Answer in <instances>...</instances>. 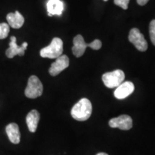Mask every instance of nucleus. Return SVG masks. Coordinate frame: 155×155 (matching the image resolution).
I'll return each mask as SVG.
<instances>
[{"label": "nucleus", "instance_id": "f257e3e1", "mask_svg": "<svg viewBox=\"0 0 155 155\" xmlns=\"http://www.w3.org/2000/svg\"><path fill=\"white\" fill-rule=\"evenodd\" d=\"M92 114V104L88 98H83L75 104L71 110V116L79 121H84L90 118Z\"/></svg>", "mask_w": 155, "mask_h": 155}, {"label": "nucleus", "instance_id": "f03ea898", "mask_svg": "<svg viewBox=\"0 0 155 155\" xmlns=\"http://www.w3.org/2000/svg\"><path fill=\"white\" fill-rule=\"evenodd\" d=\"M102 42L99 40H95L91 43H86L84 38L81 35H78L73 39V46L72 51L73 55L76 58H80L84 54L86 49L88 47L92 48L93 50H97L101 49Z\"/></svg>", "mask_w": 155, "mask_h": 155}, {"label": "nucleus", "instance_id": "7ed1b4c3", "mask_svg": "<svg viewBox=\"0 0 155 155\" xmlns=\"http://www.w3.org/2000/svg\"><path fill=\"white\" fill-rule=\"evenodd\" d=\"M63 52V42L61 39L55 38L51 43L40 50V56L45 58L55 59L62 55Z\"/></svg>", "mask_w": 155, "mask_h": 155}, {"label": "nucleus", "instance_id": "20e7f679", "mask_svg": "<svg viewBox=\"0 0 155 155\" xmlns=\"http://www.w3.org/2000/svg\"><path fill=\"white\" fill-rule=\"evenodd\" d=\"M124 78L125 74L121 70H116L112 72L106 73L102 76L104 85L109 88H117L123 83Z\"/></svg>", "mask_w": 155, "mask_h": 155}, {"label": "nucleus", "instance_id": "39448f33", "mask_svg": "<svg viewBox=\"0 0 155 155\" xmlns=\"http://www.w3.org/2000/svg\"><path fill=\"white\" fill-rule=\"evenodd\" d=\"M43 92V86L41 81L35 75L29 78L28 86L25 91V94L29 98H36L40 96Z\"/></svg>", "mask_w": 155, "mask_h": 155}, {"label": "nucleus", "instance_id": "423d86ee", "mask_svg": "<svg viewBox=\"0 0 155 155\" xmlns=\"http://www.w3.org/2000/svg\"><path fill=\"white\" fill-rule=\"evenodd\" d=\"M129 40L137 50L141 52L146 51L148 48V44L143 34L137 28L131 29L129 32Z\"/></svg>", "mask_w": 155, "mask_h": 155}, {"label": "nucleus", "instance_id": "0eeeda50", "mask_svg": "<svg viewBox=\"0 0 155 155\" xmlns=\"http://www.w3.org/2000/svg\"><path fill=\"white\" fill-rule=\"evenodd\" d=\"M108 124L111 128H119L121 130H129L132 128L133 121L131 116L121 115L119 117L111 119Z\"/></svg>", "mask_w": 155, "mask_h": 155}, {"label": "nucleus", "instance_id": "6e6552de", "mask_svg": "<svg viewBox=\"0 0 155 155\" xmlns=\"http://www.w3.org/2000/svg\"><path fill=\"white\" fill-rule=\"evenodd\" d=\"M17 39L15 36H12L9 42V48L6 50V55L9 58H13L15 55L23 56L25 55V50L28 48V42H24L22 45L19 46L16 42Z\"/></svg>", "mask_w": 155, "mask_h": 155}, {"label": "nucleus", "instance_id": "1a4fd4ad", "mask_svg": "<svg viewBox=\"0 0 155 155\" xmlns=\"http://www.w3.org/2000/svg\"><path fill=\"white\" fill-rule=\"evenodd\" d=\"M69 66V58L67 55H62L56 58L49 69V73L52 76H56Z\"/></svg>", "mask_w": 155, "mask_h": 155}, {"label": "nucleus", "instance_id": "9d476101", "mask_svg": "<svg viewBox=\"0 0 155 155\" xmlns=\"http://www.w3.org/2000/svg\"><path fill=\"white\" fill-rule=\"evenodd\" d=\"M134 91V85L131 81L123 82L116 88L114 91V96L117 99H124L131 95Z\"/></svg>", "mask_w": 155, "mask_h": 155}, {"label": "nucleus", "instance_id": "9b49d317", "mask_svg": "<svg viewBox=\"0 0 155 155\" xmlns=\"http://www.w3.org/2000/svg\"><path fill=\"white\" fill-rule=\"evenodd\" d=\"M47 9L50 17L53 15H62L64 9L63 2L61 0H48L47 2Z\"/></svg>", "mask_w": 155, "mask_h": 155}, {"label": "nucleus", "instance_id": "f8f14e48", "mask_svg": "<svg viewBox=\"0 0 155 155\" xmlns=\"http://www.w3.org/2000/svg\"><path fill=\"white\" fill-rule=\"evenodd\" d=\"M6 133L12 143L15 144H19L20 141V132L17 124L11 123L7 125L6 127Z\"/></svg>", "mask_w": 155, "mask_h": 155}, {"label": "nucleus", "instance_id": "ddd939ff", "mask_svg": "<svg viewBox=\"0 0 155 155\" xmlns=\"http://www.w3.org/2000/svg\"><path fill=\"white\" fill-rule=\"evenodd\" d=\"M7 20L8 25L14 29H19L24 25L25 19L18 11L15 13H9L7 16Z\"/></svg>", "mask_w": 155, "mask_h": 155}, {"label": "nucleus", "instance_id": "4468645a", "mask_svg": "<svg viewBox=\"0 0 155 155\" xmlns=\"http://www.w3.org/2000/svg\"><path fill=\"white\" fill-rule=\"evenodd\" d=\"M40 119V115L37 110H32L26 117V122L30 132H35Z\"/></svg>", "mask_w": 155, "mask_h": 155}, {"label": "nucleus", "instance_id": "2eb2a0df", "mask_svg": "<svg viewBox=\"0 0 155 155\" xmlns=\"http://www.w3.org/2000/svg\"><path fill=\"white\" fill-rule=\"evenodd\" d=\"M9 32V25L7 23H0V40L5 39Z\"/></svg>", "mask_w": 155, "mask_h": 155}, {"label": "nucleus", "instance_id": "dca6fc26", "mask_svg": "<svg viewBox=\"0 0 155 155\" xmlns=\"http://www.w3.org/2000/svg\"><path fill=\"white\" fill-rule=\"evenodd\" d=\"M150 35L151 41L155 46V19L151 21L150 24Z\"/></svg>", "mask_w": 155, "mask_h": 155}, {"label": "nucleus", "instance_id": "f3484780", "mask_svg": "<svg viewBox=\"0 0 155 155\" xmlns=\"http://www.w3.org/2000/svg\"><path fill=\"white\" fill-rule=\"evenodd\" d=\"M129 2V0H114V4L124 9H127L128 8Z\"/></svg>", "mask_w": 155, "mask_h": 155}, {"label": "nucleus", "instance_id": "a211bd4d", "mask_svg": "<svg viewBox=\"0 0 155 155\" xmlns=\"http://www.w3.org/2000/svg\"><path fill=\"white\" fill-rule=\"evenodd\" d=\"M149 1H150V0H137V4H138L139 5H141V6L145 5Z\"/></svg>", "mask_w": 155, "mask_h": 155}, {"label": "nucleus", "instance_id": "6ab92c4d", "mask_svg": "<svg viewBox=\"0 0 155 155\" xmlns=\"http://www.w3.org/2000/svg\"><path fill=\"white\" fill-rule=\"evenodd\" d=\"M96 155H108V154H106V153L101 152V153H98V154H97Z\"/></svg>", "mask_w": 155, "mask_h": 155}, {"label": "nucleus", "instance_id": "aec40b11", "mask_svg": "<svg viewBox=\"0 0 155 155\" xmlns=\"http://www.w3.org/2000/svg\"><path fill=\"white\" fill-rule=\"evenodd\" d=\"M104 1H105V2H107V1H108V0H104Z\"/></svg>", "mask_w": 155, "mask_h": 155}]
</instances>
